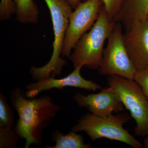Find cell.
Wrapping results in <instances>:
<instances>
[{"label": "cell", "instance_id": "cell-1", "mask_svg": "<svg viewBox=\"0 0 148 148\" xmlns=\"http://www.w3.org/2000/svg\"><path fill=\"white\" fill-rule=\"evenodd\" d=\"M12 108L18 117L15 130L19 138L26 140L24 147L42 144V132L60 110V106L49 95L29 98L19 87L10 91Z\"/></svg>", "mask_w": 148, "mask_h": 148}, {"label": "cell", "instance_id": "cell-9", "mask_svg": "<svg viewBox=\"0 0 148 148\" xmlns=\"http://www.w3.org/2000/svg\"><path fill=\"white\" fill-rule=\"evenodd\" d=\"M127 53L137 72L148 69V21H136L123 35Z\"/></svg>", "mask_w": 148, "mask_h": 148}, {"label": "cell", "instance_id": "cell-6", "mask_svg": "<svg viewBox=\"0 0 148 148\" xmlns=\"http://www.w3.org/2000/svg\"><path fill=\"white\" fill-rule=\"evenodd\" d=\"M123 35L121 24L116 21L103 51L100 73L134 79L137 71L127 53Z\"/></svg>", "mask_w": 148, "mask_h": 148}, {"label": "cell", "instance_id": "cell-14", "mask_svg": "<svg viewBox=\"0 0 148 148\" xmlns=\"http://www.w3.org/2000/svg\"><path fill=\"white\" fill-rule=\"evenodd\" d=\"M14 117L12 108L8 105L6 98L0 93V128H13Z\"/></svg>", "mask_w": 148, "mask_h": 148}, {"label": "cell", "instance_id": "cell-4", "mask_svg": "<svg viewBox=\"0 0 148 148\" xmlns=\"http://www.w3.org/2000/svg\"><path fill=\"white\" fill-rule=\"evenodd\" d=\"M130 119L126 113L112 114L106 117L86 114L81 117L71 130L85 132L92 141L107 138L125 143L134 148H141L142 144L123 128V125L128 123Z\"/></svg>", "mask_w": 148, "mask_h": 148}, {"label": "cell", "instance_id": "cell-19", "mask_svg": "<svg viewBox=\"0 0 148 148\" xmlns=\"http://www.w3.org/2000/svg\"><path fill=\"white\" fill-rule=\"evenodd\" d=\"M70 5L71 6L72 8L75 9L79 5L82 3L84 2L86 0H66Z\"/></svg>", "mask_w": 148, "mask_h": 148}, {"label": "cell", "instance_id": "cell-15", "mask_svg": "<svg viewBox=\"0 0 148 148\" xmlns=\"http://www.w3.org/2000/svg\"><path fill=\"white\" fill-rule=\"evenodd\" d=\"M19 138L13 128H0V148H15Z\"/></svg>", "mask_w": 148, "mask_h": 148}, {"label": "cell", "instance_id": "cell-12", "mask_svg": "<svg viewBox=\"0 0 148 148\" xmlns=\"http://www.w3.org/2000/svg\"><path fill=\"white\" fill-rule=\"evenodd\" d=\"M72 131L65 134L58 130H53L51 138L55 145L52 146H46V148H90L89 144L84 143V138L82 135L77 134Z\"/></svg>", "mask_w": 148, "mask_h": 148}, {"label": "cell", "instance_id": "cell-11", "mask_svg": "<svg viewBox=\"0 0 148 148\" xmlns=\"http://www.w3.org/2000/svg\"><path fill=\"white\" fill-rule=\"evenodd\" d=\"M148 14V0H126L116 21L127 29L134 22L145 19Z\"/></svg>", "mask_w": 148, "mask_h": 148}, {"label": "cell", "instance_id": "cell-21", "mask_svg": "<svg viewBox=\"0 0 148 148\" xmlns=\"http://www.w3.org/2000/svg\"><path fill=\"white\" fill-rule=\"evenodd\" d=\"M147 18V20L148 21V14L147 15V18Z\"/></svg>", "mask_w": 148, "mask_h": 148}, {"label": "cell", "instance_id": "cell-18", "mask_svg": "<svg viewBox=\"0 0 148 148\" xmlns=\"http://www.w3.org/2000/svg\"><path fill=\"white\" fill-rule=\"evenodd\" d=\"M134 80L142 88L148 100V69L137 72Z\"/></svg>", "mask_w": 148, "mask_h": 148}, {"label": "cell", "instance_id": "cell-2", "mask_svg": "<svg viewBox=\"0 0 148 148\" xmlns=\"http://www.w3.org/2000/svg\"><path fill=\"white\" fill-rule=\"evenodd\" d=\"M52 20L54 41L53 52L49 61L44 66L31 67L30 73L35 80L44 79L61 74L66 61L61 57L65 35L73 12V8L66 0H44Z\"/></svg>", "mask_w": 148, "mask_h": 148}, {"label": "cell", "instance_id": "cell-16", "mask_svg": "<svg viewBox=\"0 0 148 148\" xmlns=\"http://www.w3.org/2000/svg\"><path fill=\"white\" fill-rule=\"evenodd\" d=\"M107 15L112 21H116L126 0H102Z\"/></svg>", "mask_w": 148, "mask_h": 148}, {"label": "cell", "instance_id": "cell-5", "mask_svg": "<svg viewBox=\"0 0 148 148\" xmlns=\"http://www.w3.org/2000/svg\"><path fill=\"white\" fill-rule=\"evenodd\" d=\"M108 84L116 90L136 122L135 135L145 138L148 135V100L142 88L135 80L116 75L109 76Z\"/></svg>", "mask_w": 148, "mask_h": 148}, {"label": "cell", "instance_id": "cell-17", "mask_svg": "<svg viewBox=\"0 0 148 148\" xmlns=\"http://www.w3.org/2000/svg\"><path fill=\"white\" fill-rule=\"evenodd\" d=\"M16 7L12 0H1L0 3V18L5 20L15 14Z\"/></svg>", "mask_w": 148, "mask_h": 148}, {"label": "cell", "instance_id": "cell-20", "mask_svg": "<svg viewBox=\"0 0 148 148\" xmlns=\"http://www.w3.org/2000/svg\"><path fill=\"white\" fill-rule=\"evenodd\" d=\"M144 147L148 148V135L145 137L144 140Z\"/></svg>", "mask_w": 148, "mask_h": 148}, {"label": "cell", "instance_id": "cell-10", "mask_svg": "<svg viewBox=\"0 0 148 148\" xmlns=\"http://www.w3.org/2000/svg\"><path fill=\"white\" fill-rule=\"evenodd\" d=\"M82 68L77 67L69 75L62 78L55 79L54 77H50L29 84L26 86L25 95L27 98H34L43 91L53 88L63 90L68 87L78 88L89 91L101 89L102 87L98 84L82 77L80 74Z\"/></svg>", "mask_w": 148, "mask_h": 148}, {"label": "cell", "instance_id": "cell-3", "mask_svg": "<svg viewBox=\"0 0 148 148\" xmlns=\"http://www.w3.org/2000/svg\"><path fill=\"white\" fill-rule=\"evenodd\" d=\"M116 23L110 20L103 6L95 24L78 42L69 57L74 69L78 67L92 70L99 69L104 44Z\"/></svg>", "mask_w": 148, "mask_h": 148}, {"label": "cell", "instance_id": "cell-8", "mask_svg": "<svg viewBox=\"0 0 148 148\" xmlns=\"http://www.w3.org/2000/svg\"><path fill=\"white\" fill-rule=\"evenodd\" d=\"M73 98L80 108H86L90 113L99 116H108L113 112H121L125 108L116 90L110 86L94 94L85 95L77 91Z\"/></svg>", "mask_w": 148, "mask_h": 148}, {"label": "cell", "instance_id": "cell-7", "mask_svg": "<svg viewBox=\"0 0 148 148\" xmlns=\"http://www.w3.org/2000/svg\"><path fill=\"white\" fill-rule=\"evenodd\" d=\"M103 6L102 0H86L74 9L65 35L62 56L70 57L77 43L95 24Z\"/></svg>", "mask_w": 148, "mask_h": 148}, {"label": "cell", "instance_id": "cell-13", "mask_svg": "<svg viewBox=\"0 0 148 148\" xmlns=\"http://www.w3.org/2000/svg\"><path fill=\"white\" fill-rule=\"evenodd\" d=\"M16 7V19L22 24H34L38 21V6L33 0H13Z\"/></svg>", "mask_w": 148, "mask_h": 148}]
</instances>
